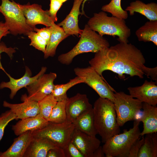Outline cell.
Here are the masks:
<instances>
[{
    "mask_svg": "<svg viewBox=\"0 0 157 157\" xmlns=\"http://www.w3.org/2000/svg\"><path fill=\"white\" fill-rule=\"evenodd\" d=\"M144 58L140 50L131 43L119 42L96 53L89 63L101 76L105 71L110 70L118 75L120 79L124 74L143 78L149 67L145 66Z\"/></svg>",
    "mask_w": 157,
    "mask_h": 157,
    "instance_id": "6da1fadb",
    "label": "cell"
},
{
    "mask_svg": "<svg viewBox=\"0 0 157 157\" xmlns=\"http://www.w3.org/2000/svg\"><path fill=\"white\" fill-rule=\"evenodd\" d=\"M93 109L94 126L103 143L119 133L120 126L113 102L99 97L94 102Z\"/></svg>",
    "mask_w": 157,
    "mask_h": 157,
    "instance_id": "7a4b0ae2",
    "label": "cell"
},
{
    "mask_svg": "<svg viewBox=\"0 0 157 157\" xmlns=\"http://www.w3.org/2000/svg\"><path fill=\"white\" fill-rule=\"evenodd\" d=\"M87 25L102 36L104 35L117 36V40L119 42H129L131 31L124 19L112 16H108L105 12L102 11L94 13L88 21Z\"/></svg>",
    "mask_w": 157,
    "mask_h": 157,
    "instance_id": "3957f363",
    "label": "cell"
},
{
    "mask_svg": "<svg viewBox=\"0 0 157 157\" xmlns=\"http://www.w3.org/2000/svg\"><path fill=\"white\" fill-rule=\"evenodd\" d=\"M77 44L69 51L60 55L58 61L61 64L69 65L74 58L82 53H96L109 47L110 44L105 38L91 29L85 24Z\"/></svg>",
    "mask_w": 157,
    "mask_h": 157,
    "instance_id": "277c9868",
    "label": "cell"
},
{
    "mask_svg": "<svg viewBox=\"0 0 157 157\" xmlns=\"http://www.w3.org/2000/svg\"><path fill=\"white\" fill-rule=\"evenodd\" d=\"M133 126L129 130L116 134L109 139L102 146L106 157H128L133 144L141 137L139 128L140 122L134 120Z\"/></svg>",
    "mask_w": 157,
    "mask_h": 157,
    "instance_id": "5b68a950",
    "label": "cell"
},
{
    "mask_svg": "<svg viewBox=\"0 0 157 157\" xmlns=\"http://www.w3.org/2000/svg\"><path fill=\"white\" fill-rule=\"evenodd\" d=\"M1 0L0 12L4 16L5 23L11 34L15 36L18 34L27 35L30 31H34L27 24L19 3L13 0Z\"/></svg>",
    "mask_w": 157,
    "mask_h": 157,
    "instance_id": "8992f818",
    "label": "cell"
},
{
    "mask_svg": "<svg viewBox=\"0 0 157 157\" xmlns=\"http://www.w3.org/2000/svg\"><path fill=\"white\" fill-rule=\"evenodd\" d=\"M75 129L73 123L67 121L61 123L49 122L44 127L31 133L33 137L46 138L63 149L70 141Z\"/></svg>",
    "mask_w": 157,
    "mask_h": 157,
    "instance_id": "52a82bcc",
    "label": "cell"
},
{
    "mask_svg": "<svg viewBox=\"0 0 157 157\" xmlns=\"http://www.w3.org/2000/svg\"><path fill=\"white\" fill-rule=\"evenodd\" d=\"M114 97L113 103L119 126L134 120L136 114L142 109V103L123 92H115Z\"/></svg>",
    "mask_w": 157,
    "mask_h": 157,
    "instance_id": "ba28073f",
    "label": "cell"
},
{
    "mask_svg": "<svg viewBox=\"0 0 157 157\" xmlns=\"http://www.w3.org/2000/svg\"><path fill=\"white\" fill-rule=\"evenodd\" d=\"M74 70L76 76L82 77L84 83L95 91L99 97L108 99L113 102L114 92L115 91L92 67L90 66L83 68L77 67Z\"/></svg>",
    "mask_w": 157,
    "mask_h": 157,
    "instance_id": "9c48e42d",
    "label": "cell"
},
{
    "mask_svg": "<svg viewBox=\"0 0 157 157\" xmlns=\"http://www.w3.org/2000/svg\"><path fill=\"white\" fill-rule=\"evenodd\" d=\"M56 77V74L53 72L44 74L40 76L35 81L25 87L28 95H22V101L38 102L51 94L54 86L53 82Z\"/></svg>",
    "mask_w": 157,
    "mask_h": 157,
    "instance_id": "30bf717a",
    "label": "cell"
},
{
    "mask_svg": "<svg viewBox=\"0 0 157 157\" xmlns=\"http://www.w3.org/2000/svg\"><path fill=\"white\" fill-rule=\"evenodd\" d=\"M19 6L26 19L27 24L34 29L38 24L47 27L51 26L55 23L50 16L49 10H44L41 5L34 3L21 5Z\"/></svg>",
    "mask_w": 157,
    "mask_h": 157,
    "instance_id": "8fae6325",
    "label": "cell"
},
{
    "mask_svg": "<svg viewBox=\"0 0 157 157\" xmlns=\"http://www.w3.org/2000/svg\"><path fill=\"white\" fill-rule=\"evenodd\" d=\"M0 69H2L9 77L10 81L8 82H2L0 84V89L4 88H9L11 91L10 97L12 99L16 95L17 92L20 89L36 81L40 76L46 72L47 68L42 67L39 73L36 75L31 77V72L27 67H26V71L24 75L17 79H15L6 72L0 63Z\"/></svg>",
    "mask_w": 157,
    "mask_h": 157,
    "instance_id": "7c38bea8",
    "label": "cell"
},
{
    "mask_svg": "<svg viewBox=\"0 0 157 157\" xmlns=\"http://www.w3.org/2000/svg\"><path fill=\"white\" fill-rule=\"evenodd\" d=\"M92 108L86 94L78 93L67 100V121L72 123L80 116Z\"/></svg>",
    "mask_w": 157,
    "mask_h": 157,
    "instance_id": "4fadbf2b",
    "label": "cell"
},
{
    "mask_svg": "<svg viewBox=\"0 0 157 157\" xmlns=\"http://www.w3.org/2000/svg\"><path fill=\"white\" fill-rule=\"evenodd\" d=\"M71 141L77 147L84 157H92L93 153L100 146V140L75 129Z\"/></svg>",
    "mask_w": 157,
    "mask_h": 157,
    "instance_id": "5bb4252c",
    "label": "cell"
},
{
    "mask_svg": "<svg viewBox=\"0 0 157 157\" xmlns=\"http://www.w3.org/2000/svg\"><path fill=\"white\" fill-rule=\"evenodd\" d=\"M130 95L142 103L153 106L157 104V85L152 81H145L140 86L129 87L127 88Z\"/></svg>",
    "mask_w": 157,
    "mask_h": 157,
    "instance_id": "9a60e30c",
    "label": "cell"
},
{
    "mask_svg": "<svg viewBox=\"0 0 157 157\" xmlns=\"http://www.w3.org/2000/svg\"><path fill=\"white\" fill-rule=\"evenodd\" d=\"M83 0H74L72 9L65 19L57 24L61 27L65 33L69 35H74L78 37L81 35L83 30L78 26V17L81 14L80 8Z\"/></svg>",
    "mask_w": 157,
    "mask_h": 157,
    "instance_id": "2e32d148",
    "label": "cell"
},
{
    "mask_svg": "<svg viewBox=\"0 0 157 157\" xmlns=\"http://www.w3.org/2000/svg\"><path fill=\"white\" fill-rule=\"evenodd\" d=\"M3 106L10 109L16 116L17 119H23L36 116L40 113L38 102L24 101L18 104H13L4 101Z\"/></svg>",
    "mask_w": 157,
    "mask_h": 157,
    "instance_id": "e0dca14e",
    "label": "cell"
},
{
    "mask_svg": "<svg viewBox=\"0 0 157 157\" xmlns=\"http://www.w3.org/2000/svg\"><path fill=\"white\" fill-rule=\"evenodd\" d=\"M31 131H26L15 139L6 151L0 153V157H24L32 138Z\"/></svg>",
    "mask_w": 157,
    "mask_h": 157,
    "instance_id": "ac0fdd59",
    "label": "cell"
},
{
    "mask_svg": "<svg viewBox=\"0 0 157 157\" xmlns=\"http://www.w3.org/2000/svg\"><path fill=\"white\" fill-rule=\"evenodd\" d=\"M49 122L38 114L35 116L21 119L12 126L15 134L19 136L28 131L41 129L46 126Z\"/></svg>",
    "mask_w": 157,
    "mask_h": 157,
    "instance_id": "d6986e66",
    "label": "cell"
},
{
    "mask_svg": "<svg viewBox=\"0 0 157 157\" xmlns=\"http://www.w3.org/2000/svg\"><path fill=\"white\" fill-rule=\"evenodd\" d=\"M142 115L140 122L143 123V129L141 136L157 132V107L147 103H142Z\"/></svg>",
    "mask_w": 157,
    "mask_h": 157,
    "instance_id": "ffe728a7",
    "label": "cell"
},
{
    "mask_svg": "<svg viewBox=\"0 0 157 157\" xmlns=\"http://www.w3.org/2000/svg\"><path fill=\"white\" fill-rule=\"evenodd\" d=\"M57 147L46 138L33 137L24 157H46L48 151Z\"/></svg>",
    "mask_w": 157,
    "mask_h": 157,
    "instance_id": "44dd1931",
    "label": "cell"
},
{
    "mask_svg": "<svg viewBox=\"0 0 157 157\" xmlns=\"http://www.w3.org/2000/svg\"><path fill=\"white\" fill-rule=\"evenodd\" d=\"M130 15H133L135 12L144 16L149 20H157V4L154 2L145 3L137 0L131 2L125 9Z\"/></svg>",
    "mask_w": 157,
    "mask_h": 157,
    "instance_id": "7402d4cb",
    "label": "cell"
},
{
    "mask_svg": "<svg viewBox=\"0 0 157 157\" xmlns=\"http://www.w3.org/2000/svg\"><path fill=\"white\" fill-rule=\"evenodd\" d=\"M51 34L46 51L44 53V58H47L49 57H53L55 54L56 48L59 43L68 36L63 28L54 23L51 26Z\"/></svg>",
    "mask_w": 157,
    "mask_h": 157,
    "instance_id": "603a6c76",
    "label": "cell"
},
{
    "mask_svg": "<svg viewBox=\"0 0 157 157\" xmlns=\"http://www.w3.org/2000/svg\"><path fill=\"white\" fill-rule=\"evenodd\" d=\"M75 128L93 137L98 134L94 125L93 108L80 116L73 123Z\"/></svg>",
    "mask_w": 157,
    "mask_h": 157,
    "instance_id": "cb8c5ba5",
    "label": "cell"
},
{
    "mask_svg": "<svg viewBox=\"0 0 157 157\" xmlns=\"http://www.w3.org/2000/svg\"><path fill=\"white\" fill-rule=\"evenodd\" d=\"M135 34L139 41L152 42L157 46V20H149L139 28Z\"/></svg>",
    "mask_w": 157,
    "mask_h": 157,
    "instance_id": "d4e9b609",
    "label": "cell"
},
{
    "mask_svg": "<svg viewBox=\"0 0 157 157\" xmlns=\"http://www.w3.org/2000/svg\"><path fill=\"white\" fill-rule=\"evenodd\" d=\"M137 157H157V133L146 134Z\"/></svg>",
    "mask_w": 157,
    "mask_h": 157,
    "instance_id": "484cf974",
    "label": "cell"
},
{
    "mask_svg": "<svg viewBox=\"0 0 157 157\" xmlns=\"http://www.w3.org/2000/svg\"><path fill=\"white\" fill-rule=\"evenodd\" d=\"M82 83H84L83 79L82 77L77 76L66 83L54 85L51 94L57 102L67 100L68 98L67 94L68 90L75 85Z\"/></svg>",
    "mask_w": 157,
    "mask_h": 157,
    "instance_id": "4316f807",
    "label": "cell"
},
{
    "mask_svg": "<svg viewBox=\"0 0 157 157\" xmlns=\"http://www.w3.org/2000/svg\"><path fill=\"white\" fill-rule=\"evenodd\" d=\"M67 100L57 102L50 113L48 120L49 122L55 123H61L67 121L66 110Z\"/></svg>",
    "mask_w": 157,
    "mask_h": 157,
    "instance_id": "83f0119b",
    "label": "cell"
},
{
    "mask_svg": "<svg viewBox=\"0 0 157 157\" xmlns=\"http://www.w3.org/2000/svg\"><path fill=\"white\" fill-rule=\"evenodd\" d=\"M121 1V0H111L108 4L103 6L101 10L110 13L112 16L125 20L128 17V12L122 9Z\"/></svg>",
    "mask_w": 157,
    "mask_h": 157,
    "instance_id": "f1b7e54d",
    "label": "cell"
},
{
    "mask_svg": "<svg viewBox=\"0 0 157 157\" xmlns=\"http://www.w3.org/2000/svg\"><path fill=\"white\" fill-rule=\"evenodd\" d=\"M57 102L51 94L46 96L38 102L40 109L39 114L48 121L51 111Z\"/></svg>",
    "mask_w": 157,
    "mask_h": 157,
    "instance_id": "f546056e",
    "label": "cell"
},
{
    "mask_svg": "<svg viewBox=\"0 0 157 157\" xmlns=\"http://www.w3.org/2000/svg\"><path fill=\"white\" fill-rule=\"evenodd\" d=\"M27 36L31 41L30 45L45 53L47 45L46 41L33 31L29 32Z\"/></svg>",
    "mask_w": 157,
    "mask_h": 157,
    "instance_id": "4dcf8cb0",
    "label": "cell"
},
{
    "mask_svg": "<svg viewBox=\"0 0 157 157\" xmlns=\"http://www.w3.org/2000/svg\"><path fill=\"white\" fill-rule=\"evenodd\" d=\"M17 119L16 115L10 110L2 113L0 115V141L4 133L5 129L11 121Z\"/></svg>",
    "mask_w": 157,
    "mask_h": 157,
    "instance_id": "1f68e13d",
    "label": "cell"
},
{
    "mask_svg": "<svg viewBox=\"0 0 157 157\" xmlns=\"http://www.w3.org/2000/svg\"><path fill=\"white\" fill-rule=\"evenodd\" d=\"M63 149L65 157H84L71 140Z\"/></svg>",
    "mask_w": 157,
    "mask_h": 157,
    "instance_id": "d6a6232c",
    "label": "cell"
},
{
    "mask_svg": "<svg viewBox=\"0 0 157 157\" xmlns=\"http://www.w3.org/2000/svg\"><path fill=\"white\" fill-rule=\"evenodd\" d=\"M50 1V8L49 11L50 16L55 22L58 20L57 13L63 5V2L62 0Z\"/></svg>",
    "mask_w": 157,
    "mask_h": 157,
    "instance_id": "836d02e7",
    "label": "cell"
},
{
    "mask_svg": "<svg viewBox=\"0 0 157 157\" xmlns=\"http://www.w3.org/2000/svg\"><path fill=\"white\" fill-rule=\"evenodd\" d=\"M137 140L132 145L129 151L128 157H137L139 150L143 144L144 140V135L142 136Z\"/></svg>",
    "mask_w": 157,
    "mask_h": 157,
    "instance_id": "e575fe53",
    "label": "cell"
},
{
    "mask_svg": "<svg viewBox=\"0 0 157 157\" xmlns=\"http://www.w3.org/2000/svg\"><path fill=\"white\" fill-rule=\"evenodd\" d=\"M34 31L46 41L47 46L49 43L51 34V26H46V27L41 28H38L35 27L34 28Z\"/></svg>",
    "mask_w": 157,
    "mask_h": 157,
    "instance_id": "d590c367",
    "label": "cell"
},
{
    "mask_svg": "<svg viewBox=\"0 0 157 157\" xmlns=\"http://www.w3.org/2000/svg\"><path fill=\"white\" fill-rule=\"evenodd\" d=\"M46 157H65L63 149L58 147L50 149Z\"/></svg>",
    "mask_w": 157,
    "mask_h": 157,
    "instance_id": "8d00e7d4",
    "label": "cell"
},
{
    "mask_svg": "<svg viewBox=\"0 0 157 157\" xmlns=\"http://www.w3.org/2000/svg\"><path fill=\"white\" fill-rule=\"evenodd\" d=\"M15 52L14 48L8 47L3 42L0 43V55L3 52L6 53L11 59L13 57V54Z\"/></svg>",
    "mask_w": 157,
    "mask_h": 157,
    "instance_id": "74e56055",
    "label": "cell"
},
{
    "mask_svg": "<svg viewBox=\"0 0 157 157\" xmlns=\"http://www.w3.org/2000/svg\"><path fill=\"white\" fill-rule=\"evenodd\" d=\"M9 28L5 22L0 21V43L2 38L10 33Z\"/></svg>",
    "mask_w": 157,
    "mask_h": 157,
    "instance_id": "f35d334b",
    "label": "cell"
},
{
    "mask_svg": "<svg viewBox=\"0 0 157 157\" xmlns=\"http://www.w3.org/2000/svg\"><path fill=\"white\" fill-rule=\"evenodd\" d=\"M105 155L103 151L102 147L100 146L93 153L92 157H104Z\"/></svg>",
    "mask_w": 157,
    "mask_h": 157,
    "instance_id": "ab89813d",
    "label": "cell"
},
{
    "mask_svg": "<svg viewBox=\"0 0 157 157\" xmlns=\"http://www.w3.org/2000/svg\"><path fill=\"white\" fill-rule=\"evenodd\" d=\"M87 0H83V2H82V12L81 13V15H85V13L84 11V5L85 4V2L87 1Z\"/></svg>",
    "mask_w": 157,
    "mask_h": 157,
    "instance_id": "60d3db41",
    "label": "cell"
},
{
    "mask_svg": "<svg viewBox=\"0 0 157 157\" xmlns=\"http://www.w3.org/2000/svg\"><path fill=\"white\" fill-rule=\"evenodd\" d=\"M63 2V3L65 2V1H67V0H62Z\"/></svg>",
    "mask_w": 157,
    "mask_h": 157,
    "instance_id": "b9f144b4",
    "label": "cell"
}]
</instances>
